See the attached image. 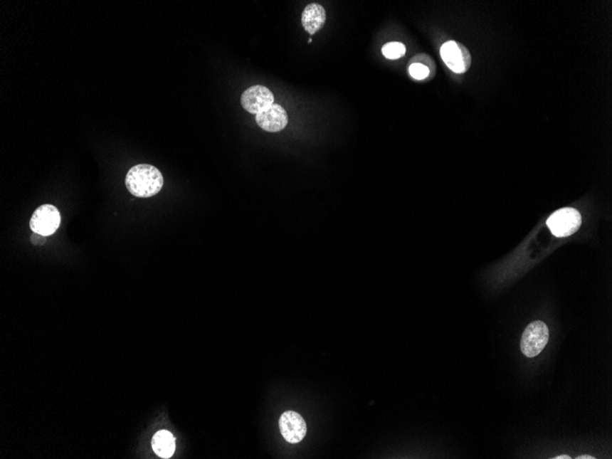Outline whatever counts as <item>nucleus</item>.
I'll use <instances>...</instances> for the list:
<instances>
[{"label":"nucleus","instance_id":"nucleus-1","mask_svg":"<svg viewBox=\"0 0 612 459\" xmlns=\"http://www.w3.org/2000/svg\"><path fill=\"white\" fill-rule=\"evenodd\" d=\"M164 176L151 164H138L127 172L126 186L132 196L139 199H149L160 193L164 186Z\"/></svg>","mask_w":612,"mask_h":459},{"label":"nucleus","instance_id":"nucleus-2","mask_svg":"<svg viewBox=\"0 0 612 459\" xmlns=\"http://www.w3.org/2000/svg\"><path fill=\"white\" fill-rule=\"evenodd\" d=\"M549 340V330L542 321L532 322L525 328L521 340V350L527 358H534L543 352Z\"/></svg>","mask_w":612,"mask_h":459},{"label":"nucleus","instance_id":"nucleus-3","mask_svg":"<svg viewBox=\"0 0 612 459\" xmlns=\"http://www.w3.org/2000/svg\"><path fill=\"white\" fill-rule=\"evenodd\" d=\"M581 216L578 210L566 207L552 213L547 224L557 238H566L576 233L581 226Z\"/></svg>","mask_w":612,"mask_h":459},{"label":"nucleus","instance_id":"nucleus-4","mask_svg":"<svg viewBox=\"0 0 612 459\" xmlns=\"http://www.w3.org/2000/svg\"><path fill=\"white\" fill-rule=\"evenodd\" d=\"M60 225L59 210L53 205H43L35 210L30 220V228L33 233L48 237L56 233Z\"/></svg>","mask_w":612,"mask_h":459},{"label":"nucleus","instance_id":"nucleus-5","mask_svg":"<svg viewBox=\"0 0 612 459\" xmlns=\"http://www.w3.org/2000/svg\"><path fill=\"white\" fill-rule=\"evenodd\" d=\"M440 54L451 71L455 73H464L470 69L471 65L470 51L458 41H449L443 44Z\"/></svg>","mask_w":612,"mask_h":459},{"label":"nucleus","instance_id":"nucleus-6","mask_svg":"<svg viewBox=\"0 0 612 459\" xmlns=\"http://www.w3.org/2000/svg\"><path fill=\"white\" fill-rule=\"evenodd\" d=\"M241 102V106L248 113L258 115L273 106L274 95L269 88L257 85L244 91Z\"/></svg>","mask_w":612,"mask_h":459},{"label":"nucleus","instance_id":"nucleus-7","mask_svg":"<svg viewBox=\"0 0 612 459\" xmlns=\"http://www.w3.org/2000/svg\"><path fill=\"white\" fill-rule=\"evenodd\" d=\"M279 426L283 438L291 444L301 442L307 432L305 421L301 414L293 411H287L280 416Z\"/></svg>","mask_w":612,"mask_h":459},{"label":"nucleus","instance_id":"nucleus-8","mask_svg":"<svg viewBox=\"0 0 612 459\" xmlns=\"http://www.w3.org/2000/svg\"><path fill=\"white\" fill-rule=\"evenodd\" d=\"M288 115L282 106L273 104L263 112L256 115V122L268 132H279L288 124Z\"/></svg>","mask_w":612,"mask_h":459},{"label":"nucleus","instance_id":"nucleus-9","mask_svg":"<svg viewBox=\"0 0 612 459\" xmlns=\"http://www.w3.org/2000/svg\"><path fill=\"white\" fill-rule=\"evenodd\" d=\"M327 21V14L323 6L312 3L306 6L302 14V24L306 33L313 35L324 27Z\"/></svg>","mask_w":612,"mask_h":459},{"label":"nucleus","instance_id":"nucleus-10","mask_svg":"<svg viewBox=\"0 0 612 459\" xmlns=\"http://www.w3.org/2000/svg\"><path fill=\"white\" fill-rule=\"evenodd\" d=\"M155 454L162 458H170L175 451V438L173 433L162 430L156 433L152 440Z\"/></svg>","mask_w":612,"mask_h":459},{"label":"nucleus","instance_id":"nucleus-11","mask_svg":"<svg viewBox=\"0 0 612 459\" xmlns=\"http://www.w3.org/2000/svg\"><path fill=\"white\" fill-rule=\"evenodd\" d=\"M381 51L382 54H384L387 59L397 60L404 56V54L406 53V47L403 43L394 41V43L385 44V46L382 47Z\"/></svg>","mask_w":612,"mask_h":459},{"label":"nucleus","instance_id":"nucleus-12","mask_svg":"<svg viewBox=\"0 0 612 459\" xmlns=\"http://www.w3.org/2000/svg\"><path fill=\"white\" fill-rule=\"evenodd\" d=\"M409 73L411 76L416 80H423L429 75L430 69L428 66L416 63L410 65Z\"/></svg>","mask_w":612,"mask_h":459},{"label":"nucleus","instance_id":"nucleus-13","mask_svg":"<svg viewBox=\"0 0 612 459\" xmlns=\"http://www.w3.org/2000/svg\"><path fill=\"white\" fill-rule=\"evenodd\" d=\"M31 243L33 245H43L46 243V238L43 235L33 233V235L31 236Z\"/></svg>","mask_w":612,"mask_h":459},{"label":"nucleus","instance_id":"nucleus-14","mask_svg":"<svg viewBox=\"0 0 612 459\" xmlns=\"http://www.w3.org/2000/svg\"><path fill=\"white\" fill-rule=\"evenodd\" d=\"M576 458L595 459V458L591 457V455H580V457Z\"/></svg>","mask_w":612,"mask_h":459},{"label":"nucleus","instance_id":"nucleus-15","mask_svg":"<svg viewBox=\"0 0 612 459\" xmlns=\"http://www.w3.org/2000/svg\"><path fill=\"white\" fill-rule=\"evenodd\" d=\"M554 458H556V459H560V458L570 459L571 458L569 457V455H559V457H556Z\"/></svg>","mask_w":612,"mask_h":459},{"label":"nucleus","instance_id":"nucleus-16","mask_svg":"<svg viewBox=\"0 0 612 459\" xmlns=\"http://www.w3.org/2000/svg\"><path fill=\"white\" fill-rule=\"evenodd\" d=\"M308 43H312V39H311V38H310V39H309Z\"/></svg>","mask_w":612,"mask_h":459}]
</instances>
